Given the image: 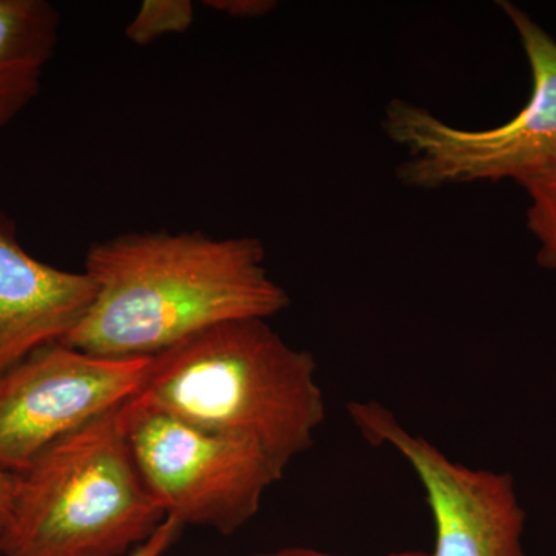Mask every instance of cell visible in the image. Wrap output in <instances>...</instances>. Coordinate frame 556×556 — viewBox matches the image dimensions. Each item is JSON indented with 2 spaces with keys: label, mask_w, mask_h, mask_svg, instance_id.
Segmentation results:
<instances>
[{
  "label": "cell",
  "mask_w": 556,
  "mask_h": 556,
  "mask_svg": "<svg viewBox=\"0 0 556 556\" xmlns=\"http://www.w3.org/2000/svg\"><path fill=\"white\" fill-rule=\"evenodd\" d=\"M94 287L33 257L16 222L0 211V376L40 350L64 342L89 311Z\"/></svg>",
  "instance_id": "ba28073f"
},
{
  "label": "cell",
  "mask_w": 556,
  "mask_h": 556,
  "mask_svg": "<svg viewBox=\"0 0 556 556\" xmlns=\"http://www.w3.org/2000/svg\"><path fill=\"white\" fill-rule=\"evenodd\" d=\"M195 20L190 0H144L126 27V38L135 46H150L164 36L182 35Z\"/></svg>",
  "instance_id": "8fae6325"
},
{
  "label": "cell",
  "mask_w": 556,
  "mask_h": 556,
  "mask_svg": "<svg viewBox=\"0 0 556 556\" xmlns=\"http://www.w3.org/2000/svg\"><path fill=\"white\" fill-rule=\"evenodd\" d=\"M348 412L369 444L390 445L415 470L437 529L430 556H526V511L510 475L455 463L378 402H351Z\"/></svg>",
  "instance_id": "52a82bcc"
},
{
  "label": "cell",
  "mask_w": 556,
  "mask_h": 556,
  "mask_svg": "<svg viewBox=\"0 0 556 556\" xmlns=\"http://www.w3.org/2000/svg\"><path fill=\"white\" fill-rule=\"evenodd\" d=\"M121 407L16 475L0 556H123L155 533L166 515L135 464Z\"/></svg>",
  "instance_id": "3957f363"
},
{
  "label": "cell",
  "mask_w": 556,
  "mask_h": 556,
  "mask_svg": "<svg viewBox=\"0 0 556 556\" xmlns=\"http://www.w3.org/2000/svg\"><path fill=\"white\" fill-rule=\"evenodd\" d=\"M150 358L94 356L58 342L3 372L0 471L16 477L51 444L137 396Z\"/></svg>",
  "instance_id": "8992f818"
},
{
  "label": "cell",
  "mask_w": 556,
  "mask_h": 556,
  "mask_svg": "<svg viewBox=\"0 0 556 556\" xmlns=\"http://www.w3.org/2000/svg\"><path fill=\"white\" fill-rule=\"evenodd\" d=\"M258 239L129 232L91 244L94 298L65 345L112 358L155 357L228 321L268 320L289 306Z\"/></svg>",
  "instance_id": "6da1fadb"
},
{
  "label": "cell",
  "mask_w": 556,
  "mask_h": 556,
  "mask_svg": "<svg viewBox=\"0 0 556 556\" xmlns=\"http://www.w3.org/2000/svg\"><path fill=\"white\" fill-rule=\"evenodd\" d=\"M241 556H343V555L325 554V552L313 551V548L291 547V548H281V551H277V552H269V554H252V555H241ZM387 556H430V554H426V552H399V554H390Z\"/></svg>",
  "instance_id": "9a60e30c"
},
{
  "label": "cell",
  "mask_w": 556,
  "mask_h": 556,
  "mask_svg": "<svg viewBox=\"0 0 556 556\" xmlns=\"http://www.w3.org/2000/svg\"><path fill=\"white\" fill-rule=\"evenodd\" d=\"M121 420L142 481L164 515L232 535L248 525L285 468L251 442L219 437L134 399Z\"/></svg>",
  "instance_id": "5b68a950"
},
{
  "label": "cell",
  "mask_w": 556,
  "mask_h": 556,
  "mask_svg": "<svg viewBox=\"0 0 556 556\" xmlns=\"http://www.w3.org/2000/svg\"><path fill=\"white\" fill-rule=\"evenodd\" d=\"M515 182L529 200L527 229L538 243V265L556 274V160Z\"/></svg>",
  "instance_id": "30bf717a"
},
{
  "label": "cell",
  "mask_w": 556,
  "mask_h": 556,
  "mask_svg": "<svg viewBox=\"0 0 556 556\" xmlns=\"http://www.w3.org/2000/svg\"><path fill=\"white\" fill-rule=\"evenodd\" d=\"M60 27L47 0H0V129L39 97Z\"/></svg>",
  "instance_id": "9c48e42d"
},
{
  "label": "cell",
  "mask_w": 556,
  "mask_h": 556,
  "mask_svg": "<svg viewBox=\"0 0 556 556\" xmlns=\"http://www.w3.org/2000/svg\"><path fill=\"white\" fill-rule=\"evenodd\" d=\"M14 490H16V477L0 471V532L9 525Z\"/></svg>",
  "instance_id": "5bb4252c"
},
{
  "label": "cell",
  "mask_w": 556,
  "mask_h": 556,
  "mask_svg": "<svg viewBox=\"0 0 556 556\" xmlns=\"http://www.w3.org/2000/svg\"><path fill=\"white\" fill-rule=\"evenodd\" d=\"M181 522L178 519L167 517L161 522L159 529L141 546L134 548L129 556H163L175 543L182 530Z\"/></svg>",
  "instance_id": "4fadbf2b"
},
{
  "label": "cell",
  "mask_w": 556,
  "mask_h": 556,
  "mask_svg": "<svg viewBox=\"0 0 556 556\" xmlns=\"http://www.w3.org/2000/svg\"><path fill=\"white\" fill-rule=\"evenodd\" d=\"M204 5L236 20H257L276 9L270 0H206Z\"/></svg>",
  "instance_id": "7c38bea8"
},
{
  "label": "cell",
  "mask_w": 556,
  "mask_h": 556,
  "mask_svg": "<svg viewBox=\"0 0 556 556\" xmlns=\"http://www.w3.org/2000/svg\"><path fill=\"white\" fill-rule=\"evenodd\" d=\"M529 62L532 91L514 118L492 129H460L413 102H391L387 137L407 150L399 178L417 189L525 177L556 160V40L530 14L497 2Z\"/></svg>",
  "instance_id": "277c9868"
},
{
  "label": "cell",
  "mask_w": 556,
  "mask_h": 556,
  "mask_svg": "<svg viewBox=\"0 0 556 556\" xmlns=\"http://www.w3.org/2000/svg\"><path fill=\"white\" fill-rule=\"evenodd\" d=\"M317 364L268 320L228 321L150 358L135 402L181 422L257 445L285 468L313 447L327 417Z\"/></svg>",
  "instance_id": "7a4b0ae2"
}]
</instances>
